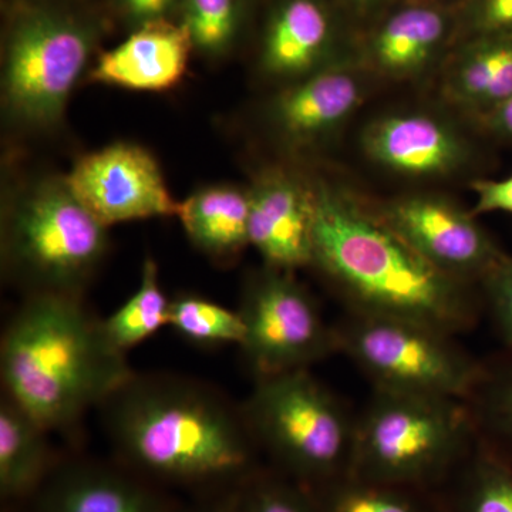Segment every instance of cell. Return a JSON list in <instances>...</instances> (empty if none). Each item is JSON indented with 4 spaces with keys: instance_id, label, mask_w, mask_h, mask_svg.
<instances>
[{
    "instance_id": "obj_1",
    "label": "cell",
    "mask_w": 512,
    "mask_h": 512,
    "mask_svg": "<svg viewBox=\"0 0 512 512\" xmlns=\"http://www.w3.org/2000/svg\"><path fill=\"white\" fill-rule=\"evenodd\" d=\"M99 410L119 463L151 483L229 495L262 470L241 404L200 380L134 372Z\"/></svg>"
},
{
    "instance_id": "obj_2",
    "label": "cell",
    "mask_w": 512,
    "mask_h": 512,
    "mask_svg": "<svg viewBox=\"0 0 512 512\" xmlns=\"http://www.w3.org/2000/svg\"><path fill=\"white\" fill-rule=\"evenodd\" d=\"M312 268L350 313L424 323L458 336L481 319L480 288L444 274L410 248L365 202L316 181Z\"/></svg>"
},
{
    "instance_id": "obj_3",
    "label": "cell",
    "mask_w": 512,
    "mask_h": 512,
    "mask_svg": "<svg viewBox=\"0 0 512 512\" xmlns=\"http://www.w3.org/2000/svg\"><path fill=\"white\" fill-rule=\"evenodd\" d=\"M133 373L79 296H25L3 329V396L49 433L99 409Z\"/></svg>"
},
{
    "instance_id": "obj_4",
    "label": "cell",
    "mask_w": 512,
    "mask_h": 512,
    "mask_svg": "<svg viewBox=\"0 0 512 512\" xmlns=\"http://www.w3.org/2000/svg\"><path fill=\"white\" fill-rule=\"evenodd\" d=\"M109 245V227L84 207L66 177L33 178L3 201V274L25 296L83 298Z\"/></svg>"
},
{
    "instance_id": "obj_5",
    "label": "cell",
    "mask_w": 512,
    "mask_h": 512,
    "mask_svg": "<svg viewBox=\"0 0 512 512\" xmlns=\"http://www.w3.org/2000/svg\"><path fill=\"white\" fill-rule=\"evenodd\" d=\"M476 437L463 400L373 389L356 414L350 474L436 493Z\"/></svg>"
},
{
    "instance_id": "obj_6",
    "label": "cell",
    "mask_w": 512,
    "mask_h": 512,
    "mask_svg": "<svg viewBox=\"0 0 512 512\" xmlns=\"http://www.w3.org/2000/svg\"><path fill=\"white\" fill-rule=\"evenodd\" d=\"M92 20L43 0H12L2 52V114L25 131L59 126L96 50Z\"/></svg>"
},
{
    "instance_id": "obj_7",
    "label": "cell",
    "mask_w": 512,
    "mask_h": 512,
    "mask_svg": "<svg viewBox=\"0 0 512 512\" xmlns=\"http://www.w3.org/2000/svg\"><path fill=\"white\" fill-rule=\"evenodd\" d=\"M241 409L276 473L303 488L350 474L356 414L311 369L259 377Z\"/></svg>"
},
{
    "instance_id": "obj_8",
    "label": "cell",
    "mask_w": 512,
    "mask_h": 512,
    "mask_svg": "<svg viewBox=\"0 0 512 512\" xmlns=\"http://www.w3.org/2000/svg\"><path fill=\"white\" fill-rule=\"evenodd\" d=\"M333 329L338 353L375 390L468 402L483 377V360L470 355L457 336L424 323L348 312Z\"/></svg>"
},
{
    "instance_id": "obj_9",
    "label": "cell",
    "mask_w": 512,
    "mask_h": 512,
    "mask_svg": "<svg viewBox=\"0 0 512 512\" xmlns=\"http://www.w3.org/2000/svg\"><path fill=\"white\" fill-rule=\"evenodd\" d=\"M242 356L259 377L311 369L338 353L335 329L292 272L264 265L249 276L238 308Z\"/></svg>"
},
{
    "instance_id": "obj_10",
    "label": "cell",
    "mask_w": 512,
    "mask_h": 512,
    "mask_svg": "<svg viewBox=\"0 0 512 512\" xmlns=\"http://www.w3.org/2000/svg\"><path fill=\"white\" fill-rule=\"evenodd\" d=\"M372 211L427 262L467 284L480 285L504 258L477 218L443 195L406 194Z\"/></svg>"
},
{
    "instance_id": "obj_11",
    "label": "cell",
    "mask_w": 512,
    "mask_h": 512,
    "mask_svg": "<svg viewBox=\"0 0 512 512\" xmlns=\"http://www.w3.org/2000/svg\"><path fill=\"white\" fill-rule=\"evenodd\" d=\"M64 177L84 207L109 228L177 217L180 211L156 158L134 143L119 141L84 154Z\"/></svg>"
},
{
    "instance_id": "obj_12",
    "label": "cell",
    "mask_w": 512,
    "mask_h": 512,
    "mask_svg": "<svg viewBox=\"0 0 512 512\" xmlns=\"http://www.w3.org/2000/svg\"><path fill=\"white\" fill-rule=\"evenodd\" d=\"M249 244L264 265L281 271L312 265L311 184L284 168H268L248 188Z\"/></svg>"
},
{
    "instance_id": "obj_13",
    "label": "cell",
    "mask_w": 512,
    "mask_h": 512,
    "mask_svg": "<svg viewBox=\"0 0 512 512\" xmlns=\"http://www.w3.org/2000/svg\"><path fill=\"white\" fill-rule=\"evenodd\" d=\"M365 80L348 60L289 83L266 110L269 126L291 147L323 140L352 116L365 99Z\"/></svg>"
},
{
    "instance_id": "obj_14",
    "label": "cell",
    "mask_w": 512,
    "mask_h": 512,
    "mask_svg": "<svg viewBox=\"0 0 512 512\" xmlns=\"http://www.w3.org/2000/svg\"><path fill=\"white\" fill-rule=\"evenodd\" d=\"M362 146L373 163L407 177H447L471 160L467 140L427 114L380 117L363 131Z\"/></svg>"
},
{
    "instance_id": "obj_15",
    "label": "cell",
    "mask_w": 512,
    "mask_h": 512,
    "mask_svg": "<svg viewBox=\"0 0 512 512\" xmlns=\"http://www.w3.org/2000/svg\"><path fill=\"white\" fill-rule=\"evenodd\" d=\"M454 32V8L437 0H409L375 20L363 47L365 62L392 79L416 76L453 46Z\"/></svg>"
},
{
    "instance_id": "obj_16",
    "label": "cell",
    "mask_w": 512,
    "mask_h": 512,
    "mask_svg": "<svg viewBox=\"0 0 512 512\" xmlns=\"http://www.w3.org/2000/svg\"><path fill=\"white\" fill-rule=\"evenodd\" d=\"M339 46L338 19L326 0H279L266 20L259 66L292 83L338 62Z\"/></svg>"
},
{
    "instance_id": "obj_17",
    "label": "cell",
    "mask_w": 512,
    "mask_h": 512,
    "mask_svg": "<svg viewBox=\"0 0 512 512\" xmlns=\"http://www.w3.org/2000/svg\"><path fill=\"white\" fill-rule=\"evenodd\" d=\"M33 500L36 512H173L154 483L121 463L57 464Z\"/></svg>"
},
{
    "instance_id": "obj_18",
    "label": "cell",
    "mask_w": 512,
    "mask_h": 512,
    "mask_svg": "<svg viewBox=\"0 0 512 512\" xmlns=\"http://www.w3.org/2000/svg\"><path fill=\"white\" fill-rule=\"evenodd\" d=\"M192 50L183 23L171 19L147 23L101 53L89 79L134 92H165L183 80Z\"/></svg>"
},
{
    "instance_id": "obj_19",
    "label": "cell",
    "mask_w": 512,
    "mask_h": 512,
    "mask_svg": "<svg viewBox=\"0 0 512 512\" xmlns=\"http://www.w3.org/2000/svg\"><path fill=\"white\" fill-rule=\"evenodd\" d=\"M443 96L474 121L512 97V32L473 37L453 46Z\"/></svg>"
},
{
    "instance_id": "obj_20",
    "label": "cell",
    "mask_w": 512,
    "mask_h": 512,
    "mask_svg": "<svg viewBox=\"0 0 512 512\" xmlns=\"http://www.w3.org/2000/svg\"><path fill=\"white\" fill-rule=\"evenodd\" d=\"M178 220L188 241L214 261H235L249 247L248 190L210 185L180 201Z\"/></svg>"
},
{
    "instance_id": "obj_21",
    "label": "cell",
    "mask_w": 512,
    "mask_h": 512,
    "mask_svg": "<svg viewBox=\"0 0 512 512\" xmlns=\"http://www.w3.org/2000/svg\"><path fill=\"white\" fill-rule=\"evenodd\" d=\"M49 431L8 397L0 400V495L6 503L35 498L56 470Z\"/></svg>"
},
{
    "instance_id": "obj_22",
    "label": "cell",
    "mask_w": 512,
    "mask_h": 512,
    "mask_svg": "<svg viewBox=\"0 0 512 512\" xmlns=\"http://www.w3.org/2000/svg\"><path fill=\"white\" fill-rule=\"evenodd\" d=\"M444 512H512V457L478 434L434 493Z\"/></svg>"
},
{
    "instance_id": "obj_23",
    "label": "cell",
    "mask_w": 512,
    "mask_h": 512,
    "mask_svg": "<svg viewBox=\"0 0 512 512\" xmlns=\"http://www.w3.org/2000/svg\"><path fill=\"white\" fill-rule=\"evenodd\" d=\"M305 490L320 512H444L434 493L373 483L352 474Z\"/></svg>"
},
{
    "instance_id": "obj_24",
    "label": "cell",
    "mask_w": 512,
    "mask_h": 512,
    "mask_svg": "<svg viewBox=\"0 0 512 512\" xmlns=\"http://www.w3.org/2000/svg\"><path fill=\"white\" fill-rule=\"evenodd\" d=\"M170 305L171 299L161 288L157 262L147 258L136 291L117 311L101 319V326L111 345L127 355L168 326Z\"/></svg>"
},
{
    "instance_id": "obj_25",
    "label": "cell",
    "mask_w": 512,
    "mask_h": 512,
    "mask_svg": "<svg viewBox=\"0 0 512 512\" xmlns=\"http://www.w3.org/2000/svg\"><path fill=\"white\" fill-rule=\"evenodd\" d=\"M467 404L478 434L512 457V350L485 360L483 377Z\"/></svg>"
},
{
    "instance_id": "obj_26",
    "label": "cell",
    "mask_w": 512,
    "mask_h": 512,
    "mask_svg": "<svg viewBox=\"0 0 512 512\" xmlns=\"http://www.w3.org/2000/svg\"><path fill=\"white\" fill-rule=\"evenodd\" d=\"M168 326L181 338L198 346H239L245 335L238 311L191 293L171 299Z\"/></svg>"
},
{
    "instance_id": "obj_27",
    "label": "cell",
    "mask_w": 512,
    "mask_h": 512,
    "mask_svg": "<svg viewBox=\"0 0 512 512\" xmlns=\"http://www.w3.org/2000/svg\"><path fill=\"white\" fill-rule=\"evenodd\" d=\"M178 12L195 52L220 57L227 55L241 35L245 0H181Z\"/></svg>"
},
{
    "instance_id": "obj_28",
    "label": "cell",
    "mask_w": 512,
    "mask_h": 512,
    "mask_svg": "<svg viewBox=\"0 0 512 512\" xmlns=\"http://www.w3.org/2000/svg\"><path fill=\"white\" fill-rule=\"evenodd\" d=\"M232 512H320L311 494L292 480L262 468L231 495Z\"/></svg>"
},
{
    "instance_id": "obj_29",
    "label": "cell",
    "mask_w": 512,
    "mask_h": 512,
    "mask_svg": "<svg viewBox=\"0 0 512 512\" xmlns=\"http://www.w3.org/2000/svg\"><path fill=\"white\" fill-rule=\"evenodd\" d=\"M453 46L473 37L512 32V0H460Z\"/></svg>"
},
{
    "instance_id": "obj_30",
    "label": "cell",
    "mask_w": 512,
    "mask_h": 512,
    "mask_svg": "<svg viewBox=\"0 0 512 512\" xmlns=\"http://www.w3.org/2000/svg\"><path fill=\"white\" fill-rule=\"evenodd\" d=\"M478 288L498 338L512 350V256L505 254Z\"/></svg>"
},
{
    "instance_id": "obj_31",
    "label": "cell",
    "mask_w": 512,
    "mask_h": 512,
    "mask_svg": "<svg viewBox=\"0 0 512 512\" xmlns=\"http://www.w3.org/2000/svg\"><path fill=\"white\" fill-rule=\"evenodd\" d=\"M120 15L136 29L158 20H170L181 0H114Z\"/></svg>"
},
{
    "instance_id": "obj_32",
    "label": "cell",
    "mask_w": 512,
    "mask_h": 512,
    "mask_svg": "<svg viewBox=\"0 0 512 512\" xmlns=\"http://www.w3.org/2000/svg\"><path fill=\"white\" fill-rule=\"evenodd\" d=\"M476 192L477 201L473 210L474 217L500 211L512 214V175L504 180H476L471 183Z\"/></svg>"
},
{
    "instance_id": "obj_33",
    "label": "cell",
    "mask_w": 512,
    "mask_h": 512,
    "mask_svg": "<svg viewBox=\"0 0 512 512\" xmlns=\"http://www.w3.org/2000/svg\"><path fill=\"white\" fill-rule=\"evenodd\" d=\"M478 128L500 143L512 144V97L503 106L476 120Z\"/></svg>"
},
{
    "instance_id": "obj_34",
    "label": "cell",
    "mask_w": 512,
    "mask_h": 512,
    "mask_svg": "<svg viewBox=\"0 0 512 512\" xmlns=\"http://www.w3.org/2000/svg\"><path fill=\"white\" fill-rule=\"evenodd\" d=\"M350 16L359 20L377 19L389 0H339Z\"/></svg>"
},
{
    "instance_id": "obj_35",
    "label": "cell",
    "mask_w": 512,
    "mask_h": 512,
    "mask_svg": "<svg viewBox=\"0 0 512 512\" xmlns=\"http://www.w3.org/2000/svg\"><path fill=\"white\" fill-rule=\"evenodd\" d=\"M232 495V494H231ZM231 495H225L220 505H214L211 508H204L197 512H232L231 511Z\"/></svg>"
}]
</instances>
